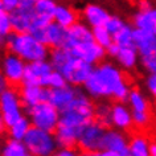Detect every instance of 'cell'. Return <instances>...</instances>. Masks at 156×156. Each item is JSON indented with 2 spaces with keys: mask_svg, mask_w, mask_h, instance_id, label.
<instances>
[{
  "mask_svg": "<svg viewBox=\"0 0 156 156\" xmlns=\"http://www.w3.org/2000/svg\"><path fill=\"white\" fill-rule=\"evenodd\" d=\"M4 11V8H3V3H2V0H0V12H3Z\"/></svg>",
  "mask_w": 156,
  "mask_h": 156,
  "instance_id": "obj_49",
  "label": "cell"
},
{
  "mask_svg": "<svg viewBox=\"0 0 156 156\" xmlns=\"http://www.w3.org/2000/svg\"><path fill=\"white\" fill-rule=\"evenodd\" d=\"M126 81V74L118 65L111 61H103L94 66L93 73L83 85V90L93 101L112 99L116 89Z\"/></svg>",
  "mask_w": 156,
  "mask_h": 156,
  "instance_id": "obj_1",
  "label": "cell"
},
{
  "mask_svg": "<svg viewBox=\"0 0 156 156\" xmlns=\"http://www.w3.org/2000/svg\"><path fill=\"white\" fill-rule=\"evenodd\" d=\"M53 156H81V151L78 148H58Z\"/></svg>",
  "mask_w": 156,
  "mask_h": 156,
  "instance_id": "obj_39",
  "label": "cell"
},
{
  "mask_svg": "<svg viewBox=\"0 0 156 156\" xmlns=\"http://www.w3.org/2000/svg\"><path fill=\"white\" fill-rule=\"evenodd\" d=\"M70 57H72V53H70L69 49H66V48H54V49H50L48 60L50 61L53 69L60 72V70L62 69V66H64L66 62L70 60Z\"/></svg>",
  "mask_w": 156,
  "mask_h": 156,
  "instance_id": "obj_30",
  "label": "cell"
},
{
  "mask_svg": "<svg viewBox=\"0 0 156 156\" xmlns=\"http://www.w3.org/2000/svg\"><path fill=\"white\" fill-rule=\"evenodd\" d=\"M70 53H72L73 57L83 60L94 66L103 62L107 57L106 49L103 46H101L99 44H97L95 41L87 42V44H83V45L77 46V48L70 49Z\"/></svg>",
  "mask_w": 156,
  "mask_h": 156,
  "instance_id": "obj_15",
  "label": "cell"
},
{
  "mask_svg": "<svg viewBox=\"0 0 156 156\" xmlns=\"http://www.w3.org/2000/svg\"><path fill=\"white\" fill-rule=\"evenodd\" d=\"M128 139L127 132L119 131L116 128H106L103 136V150H110L128 156Z\"/></svg>",
  "mask_w": 156,
  "mask_h": 156,
  "instance_id": "obj_16",
  "label": "cell"
},
{
  "mask_svg": "<svg viewBox=\"0 0 156 156\" xmlns=\"http://www.w3.org/2000/svg\"><path fill=\"white\" fill-rule=\"evenodd\" d=\"M7 134V126L4 123V120L2 118V112H0V136L2 135H5Z\"/></svg>",
  "mask_w": 156,
  "mask_h": 156,
  "instance_id": "obj_45",
  "label": "cell"
},
{
  "mask_svg": "<svg viewBox=\"0 0 156 156\" xmlns=\"http://www.w3.org/2000/svg\"><path fill=\"white\" fill-rule=\"evenodd\" d=\"M0 112L7 128L25 115V108L23 106L19 87H8L0 94Z\"/></svg>",
  "mask_w": 156,
  "mask_h": 156,
  "instance_id": "obj_6",
  "label": "cell"
},
{
  "mask_svg": "<svg viewBox=\"0 0 156 156\" xmlns=\"http://www.w3.org/2000/svg\"><path fill=\"white\" fill-rule=\"evenodd\" d=\"M81 156H101V151H85L81 152Z\"/></svg>",
  "mask_w": 156,
  "mask_h": 156,
  "instance_id": "obj_47",
  "label": "cell"
},
{
  "mask_svg": "<svg viewBox=\"0 0 156 156\" xmlns=\"http://www.w3.org/2000/svg\"><path fill=\"white\" fill-rule=\"evenodd\" d=\"M12 33V24H11V17L9 13L3 11L0 12V34L3 36H8Z\"/></svg>",
  "mask_w": 156,
  "mask_h": 156,
  "instance_id": "obj_37",
  "label": "cell"
},
{
  "mask_svg": "<svg viewBox=\"0 0 156 156\" xmlns=\"http://www.w3.org/2000/svg\"><path fill=\"white\" fill-rule=\"evenodd\" d=\"M155 53H156V52H155Z\"/></svg>",
  "mask_w": 156,
  "mask_h": 156,
  "instance_id": "obj_53",
  "label": "cell"
},
{
  "mask_svg": "<svg viewBox=\"0 0 156 156\" xmlns=\"http://www.w3.org/2000/svg\"><path fill=\"white\" fill-rule=\"evenodd\" d=\"M0 50H7V36L0 34Z\"/></svg>",
  "mask_w": 156,
  "mask_h": 156,
  "instance_id": "obj_46",
  "label": "cell"
},
{
  "mask_svg": "<svg viewBox=\"0 0 156 156\" xmlns=\"http://www.w3.org/2000/svg\"><path fill=\"white\" fill-rule=\"evenodd\" d=\"M93 69H94V65L72 56L60 72L64 74L69 85L76 87H83V85L86 83L90 74L93 73Z\"/></svg>",
  "mask_w": 156,
  "mask_h": 156,
  "instance_id": "obj_7",
  "label": "cell"
},
{
  "mask_svg": "<svg viewBox=\"0 0 156 156\" xmlns=\"http://www.w3.org/2000/svg\"><path fill=\"white\" fill-rule=\"evenodd\" d=\"M23 142L32 156H53L54 152L58 150L53 132L40 130L33 126L29 128Z\"/></svg>",
  "mask_w": 156,
  "mask_h": 156,
  "instance_id": "obj_5",
  "label": "cell"
},
{
  "mask_svg": "<svg viewBox=\"0 0 156 156\" xmlns=\"http://www.w3.org/2000/svg\"><path fill=\"white\" fill-rule=\"evenodd\" d=\"M151 140L143 132H132L128 139V156H150Z\"/></svg>",
  "mask_w": 156,
  "mask_h": 156,
  "instance_id": "obj_24",
  "label": "cell"
},
{
  "mask_svg": "<svg viewBox=\"0 0 156 156\" xmlns=\"http://www.w3.org/2000/svg\"><path fill=\"white\" fill-rule=\"evenodd\" d=\"M155 102H156V98H155Z\"/></svg>",
  "mask_w": 156,
  "mask_h": 156,
  "instance_id": "obj_51",
  "label": "cell"
},
{
  "mask_svg": "<svg viewBox=\"0 0 156 156\" xmlns=\"http://www.w3.org/2000/svg\"><path fill=\"white\" fill-rule=\"evenodd\" d=\"M0 156H32L23 140L8 138L0 148Z\"/></svg>",
  "mask_w": 156,
  "mask_h": 156,
  "instance_id": "obj_27",
  "label": "cell"
},
{
  "mask_svg": "<svg viewBox=\"0 0 156 156\" xmlns=\"http://www.w3.org/2000/svg\"><path fill=\"white\" fill-rule=\"evenodd\" d=\"M118 50H119V46L115 44V42H112V44L108 46V48L106 49V52H107V56L110 57V58H112L114 60L115 58V56H116V53H118Z\"/></svg>",
  "mask_w": 156,
  "mask_h": 156,
  "instance_id": "obj_42",
  "label": "cell"
},
{
  "mask_svg": "<svg viewBox=\"0 0 156 156\" xmlns=\"http://www.w3.org/2000/svg\"><path fill=\"white\" fill-rule=\"evenodd\" d=\"M2 3H3V8H4L5 12L11 13L20 5L21 0H2Z\"/></svg>",
  "mask_w": 156,
  "mask_h": 156,
  "instance_id": "obj_40",
  "label": "cell"
},
{
  "mask_svg": "<svg viewBox=\"0 0 156 156\" xmlns=\"http://www.w3.org/2000/svg\"><path fill=\"white\" fill-rule=\"evenodd\" d=\"M106 127H103L97 120L87 123L82 128L78 138L77 148L81 152L85 151H102L103 150V136Z\"/></svg>",
  "mask_w": 156,
  "mask_h": 156,
  "instance_id": "obj_8",
  "label": "cell"
},
{
  "mask_svg": "<svg viewBox=\"0 0 156 156\" xmlns=\"http://www.w3.org/2000/svg\"><path fill=\"white\" fill-rule=\"evenodd\" d=\"M53 21H56L57 24H60L61 27L68 29L69 27H72L77 21H80V15L72 7L65 4H57V8L53 15Z\"/></svg>",
  "mask_w": 156,
  "mask_h": 156,
  "instance_id": "obj_25",
  "label": "cell"
},
{
  "mask_svg": "<svg viewBox=\"0 0 156 156\" xmlns=\"http://www.w3.org/2000/svg\"><path fill=\"white\" fill-rule=\"evenodd\" d=\"M111 127L123 132H134V119L128 105L122 102L111 105Z\"/></svg>",
  "mask_w": 156,
  "mask_h": 156,
  "instance_id": "obj_13",
  "label": "cell"
},
{
  "mask_svg": "<svg viewBox=\"0 0 156 156\" xmlns=\"http://www.w3.org/2000/svg\"><path fill=\"white\" fill-rule=\"evenodd\" d=\"M7 52L16 54L25 62L48 60L50 48L38 41L29 32H12L7 36Z\"/></svg>",
  "mask_w": 156,
  "mask_h": 156,
  "instance_id": "obj_3",
  "label": "cell"
},
{
  "mask_svg": "<svg viewBox=\"0 0 156 156\" xmlns=\"http://www.w3.org/2000/svg\"><path fill=\"white\" fill-rule=\"evenodd\" d=\"M134 41L139 56H147L156 52V36L154 33L134 28Z\"/></svg>",
  "mask_w": 156,
  "mask_h": 156,
  "instance_id": "obj_22",
  "label": "cell"
},
{
  "mask_svg": "<svg viewBox=\"0 0 156 156\" xmlns=\"http://www.w3.org/2000/svg\"><path fill=\"white\" fill-rule=\"evenodd\" d=\"M114 60L122 70L131 72V70L136 69V66L139 65L140 56L136 46H123V48L119 46V50Z\"/></svg>",
  "mask_w": 156,
  "mask_h": 156,
  "instance_id": "obj_20",
  "label": "cell"
},
{
  "mask_svg": "<svg viewBox=\"0 0 156 156\" xmlns=\"http://www.w3.org/2000/svg\"><path fill=\"white\" fill-rule=\"evenodd\" d=\"M150 156H156V140H151V144H150Z\"/></svg>",
  "mask_w": 156,
  "mask_h": 156,
  "instance_id": "obj_48",
  "label": "cell"
},
{
  "mask_svg": "<svg viewBox=\"0 0 156 156\" xmlns=\"http://www.w3.org/2000/svg\"><path fill=\"white\" fill-rule=\"evenodd\" d=\"M53 70L54 69L49 60L27 62L23 85H36V86L48 87V80Z\"/></svg>",
  "mask_w": 156,
  "mask_h": 156,
  "instance_id": "obj_10",
  "label": "cell"
},
{
  "mask_svg": "<svg viewBox=\"0 0 156 156\" xmlns=\"http://www.w3.org/2000/svg\"><path fill=\"white\" fill-rule=\"evenodd\" d=\"M144 85H146V89L152 98H156V73L148 74L144 80Z\"/></svg>",
  "mask_w": 156,
  "mask_h": 156,
  "instance_id": "obj_38",
  "label": "cell"
},
{
  "mask_svg": "<svg viewBox=\"0 0 156 156\" xmlns=\"http://www.w3.org/2000/svg\"><path fill=\"white\" fill-rule=\"evenodd\" d=\"M154 4H152L151 0H138L136 2V7H138V9H147L150 8V7H152Z\"/></svg>",
  "mask_w": 156,
  "mask_h": 156,
  "instance_id": "obj_43",
  "label": "cell"
},
{
  "mask_svg": "<svg viewBox=\"0 0 156 156\" xmlns=\"http://www.w3.org/2000/svg\"><path fill=\"white\" fill-rule=\"evenodd\" d=\"M68 85V81L66 78L64 77V74L58 70H53L52 74L49 76V80H48V87L49 89H60V87H64Z\"/></svg>",
  "mask_w": 156,
  "mask_h": 156,
  "instance_id": "obj_35",
  "label": "cell"
},
{
  "mask_svg": "<svg viewBox=\"0 0 156 156\" xmlns=\"http://www.w3.org/2000/svg\"><path fill=\"white\" fill-rule=\"evenodd\" d=\"M91 41H94L93 28L83 21H77L76 24H73L66 29V41L64 48L70 50Z\"/></svg>",
  "mask_w": 156,
  "mask_h": 156,
  "instance_id": "obj_12",
  "label": "cell"
},
{
  "mask_svg": "<svg viewBox=\"0 0 156 156\" xmlns=\"http://www.w3.org/2000/svg\"><path fill=\"white\" fill-rule=\"evenodd\" d=\"M0 148H2V146H0Z\"/></svg>",
  "mask_w": 156,
  "mask_h": 156,
  "instance_id": "obj_52",
  "label": "cell"
},
{
  "mask_svg": "<svg viewBox=\"0 0 156 156\" xmlns=\"http://www.w3.org/2000/svg\"><path fill=\"white\" fill-rule=\"evenodd\" d=\"M34 16H36L34 3H30L28 0H21L20 5L13 12L9 13L12 32H17V33L29 32Z\"/></svg>",
  "mask_w": 156,
  "mask_h": 156,
  "instance_id": "obj_11",
  "label": "cell"
},
{
  "mask_svg": "<svg viewBox=\"0 0 156 156\" xmlns=\"http://www.w3.org/2000/svg\"><path fill=\"white\" fill-rule=\"evenodd\" d=\"M8 87H11L8 80H7V78L4 77V74L0 72V94H2L3 91H5Z\"/></svg>",
  "mask_w": 156,
  "mask_h": 156,
  "instance_id": "obj_41",
  "label": "cell"
},
{
  "mask_svg": "<svg viewBox=\"0 0 156 156\" xmlns=\"http://www.w3.org/2000/svg\"><path fill=\"white\" fill-rule=\"evenodd\" d=\"M124 24H126V21H124L120 16H118V15H110V17L107 19V21H106V24H105V27H106V29L111 34H115L119 29L123 28Z\"/></svg>",
  "mask_w": 156,
  "mask_h": 156,
  "instance_id": "obj_36",
  "label": "cell"
},
{
  "mask_svg": "<svg viewBox=\"0 0 156 156\" xmlns=\"http://www.w3.org/2000/svg\"><path fill=\"white\" fill-rule=\"evenodd\" d=\"M30 127H32V123H30L29 118L24 115L17 122H15L11 127L7 128V135H8V138H12L16 140H24L25 135L28 134Z\"/></svg>",
  "mask_w": 156,
  "mask_h": 156,
  "instance_id": "obj_28",
  "label": "cell"
},
{
  "mask_svg": "<svg viewBox=\"0 0 156 156\" xmlns=\"http://www.w3.org/2000/svg\"><path fill=\"white\" fill-rule=\"evenodd\" d=\"M114 37V42L120 48L123 46H135L134 41V27L132 24H124L122 29H119L115 34H112Z\"/></svg>",
  "mask_w": 156,
  "mask_h": 156,
  "instance_id": "obj_29",
  "label": "cell"
},
{
  "mask_svg": "<svg viewBox=\"0 0 156 156\" xmlns=\"http://www.w3.org/2000/svg\"><path fill=\"white\" fill-rule=\"evenodd\" d=\"M57 8L56 0H37L34 3V12L37 16H44L53 20L54 11Z\"/></svg>",
  "mask_w": 156,
  "mask_h": 156,
  "instance_id": "obj_32",
  "label": "cell"
},
{
  "mask_svg": "<svg viewBox=\"0 0 156 156\" xmlns=\"http://www.w3.org/2000/svg\"><path fill=\"white\" fill-rule=\"evenodd\" d=\"M128 107L131 108L132 112H151V103L146 94L139 90V89H131L130 95H128L127 102Z\"/></svg>",
  "mask_w": 156,
  "mask_h": 156,
  "instance_id": "obj_26",
  "label": "cell"
},
{
  "mask_svg": "<svg viewBox=\"0 0 156 156\" xmlns=\"http://www.w3.org/2000/svg\"><path fill=\"white\" fill-rule=\"evenodd\" d=\"M81 16L83 19V23H86L91 28H95V27H102L106 24L107 19L110 17V13L103 5L98 3H87L82 8Z\"/></svg>",
  "mask_w": 156,
  "mask_h": 156,
  "instance_id": "obj_17",
  "label": "cell"
},
{
  "mask_svg": "<svg viewBox=\"0 0 156 156\" xmlns=\"http://www.w3.org/2000/svg\"><path fill=\"white\" fill-rule=\"evenodd\" d=\"M94 120L101 123L103 127L110 128L111 127V105L99 102L95 105V114Z\"/></svg>",
  "mask_w": 156,
  "mask_h": 156,
  "instance_id": "obj_31",
  "label": "cell"
},
{
  "mask_svg": "<svg viewBox=\"0 0 156 156\" xmlns=\"http://www.w3.org/2000/svg\"><path fill=\"white\" fill-rule=\"evenodd\" d=\"M77 89L76 86H72V85H66L64 87L60 89H50V99L49 102L56 106L58 110H64V108L68 106V105L72 102L73 98L77 94Z\"/></svg>",
  "mask_w": 156,
  "mask_h": 156,
  "instance_id": "obj_23",
  "label": "cell"
},
{
  "mask_svg": "<svg viewBox=\"0 0 156 156\" xmlns=\"http://www.w3.org/2000/svg\"><path fill=\"white\" fill-rule=\"evenodd\" d=\"M66 41V28L57 24L56 21H50L45 28L44 44L48 45L50 49L64 48Z\"/></svg>",
  "mask_w": 156,
  "mask_h": 156,
  "instance_id": "obj_21",
  "label": "cell"
},
{
  "mask_svg": "<svg viewBox=\"0 0 156 156\" xmlns=\"http://www.w3.org/2000/svg\"><path fill=\"white\" fill-rule=\"evenodd\" d=\"M27 62L16 54L7 52L0 60V72L4 74L12 87H20L23 85Z\"/></svg>",
  "mask_w": 156,
  "mask_h": 156,
  "instance_id": "obj_9",
  "label": "cell"
},
{
  "mask_svg": "<svg viewBox=\"0 0 156 156\" xmlns=\"http://www.w3.org/2000/svg\"><path fill=\"white\" fill-rule=\"evenodd\" d=\"M20 98L23 106L27 110L38 103L49 102L50 99V89L46 86H36V85H21L19 87Z\"/></svg>",
  "mask_w": 156,
  "mask_h": 156,
  "instance_id": "obj_14",
  "label": "cell"
},
{
  "mask_svg": "<svg viewBox=\"0 0 156 156\" xmlns=\"http://www.w3.org/2000/svg\"><path fill=\"white\" fill-rule=\"evenodd\" d=\"M25 115L29 118L33 127L53 134L60 124V110L50 102H42L27 108Z\"/></svg>",
  "mask_w": 156,
  "mask_h": 156,
  "instance_id": "obj_4",
  "label": "cell"
},
{
  "mask_svg": "<svg viewBox=\"0 0 156 156\" xmlns=\"http://www.w3.org/2000/svg\"><path fill=\"white\" fill-rule=\"evenodd\" d=\"M28 2H30V3H36L37 0H28Z\"/></svg>",
  "mask_w": 156,
  "mask_h": 156,
  "instance_id": "obj_50",
  "label": "cell"
},
{
  "mask_svg": "<svg viewBox=\"0 0 156 156\" xmlns=\"http://www.w3.org/2000/svg\"><path fill=\"white\" fill-rule=\"evenodd\" d=\"M93 34H94V41L101 46H103L105 49H107L112 42H114V37L112 34L106 29V27H95L93 28Z\"/></svg>",
  "mask_w": 156,
  "mask_h": 156,
  "instance_id": "obj_33",
  "label": "cell"
},
{
  "mask_svg": "<svg viewBox=\"0 0 156 156\" xmlns=\"http://www.w3.org/2000/svg\"><path fill=\"white\" fill-rule=\"evenodd\" d=\"M95 105L83 87L77 89L73 101L60 111V124L76 128H83L87 123L94 120Z\"/></svg>",
  "mask_w": 156,
  "mask_h": 156,
  "instance_id": "obj_2",
  "label": "cell"
},
{
  "mask_svg": "<svg viewBox=\"0 0 156 156\" xmlns=\"http://www.w3.org/2000/svg\"><path fill=\"white\" fill-rule=\"evenodd\" d=\"M139 65L148 74L156 73V53L147 54V56H140Z\"/></svg>",
  "mask_w": 156,
  "mask_h": 156,
  "instance_id": "obj_34",
  "label": "cell"
},
{
  "mask_svg": "<svg viewBox=\"0 0 156 156\" xmlns=\"http://www.w3.org/2000/svg\"><path fill=\"white\" fill-rule=\"evenodd\" d=\"M132 27L151 32L156 36V5L136 11L132 15Z\"/></svg>",
  "mask_w": 156,
  "mask_h": 156,
  "instance_id": "obj_18",
  "label": "cell"
},
{
  "mask_svg": "<svg viewBox=\"0 0 156 156\" xmlns=\"http://www.w3.org/2000/svg\"><path fill=\"white\" fill-rule=\"evenodd\" d=\"M101 156H124V155L115 151H110V150H102L101 151Z\"/></svg>",
  "mask_w": 156,
  "mask_h": 156,
  "instance_id": "obj_44",
  "label": "cell"
},
{
  "mask_svg": "<svg viewBox=\"0 0 156 156\" xmlns=\"http://www.w3.org/2000/svg\"><path fill=\"white\" fill-rule=\"evenodd\" d=\"M81 131L82 128L58 124L57 130L54 131V138H56L58 148H77Z\"/></svg>",
  "mask_w": 156,
  "mask_h": 156,
  "instance_id": "obj_19",
  "label": "cell"
}]
</instances>
